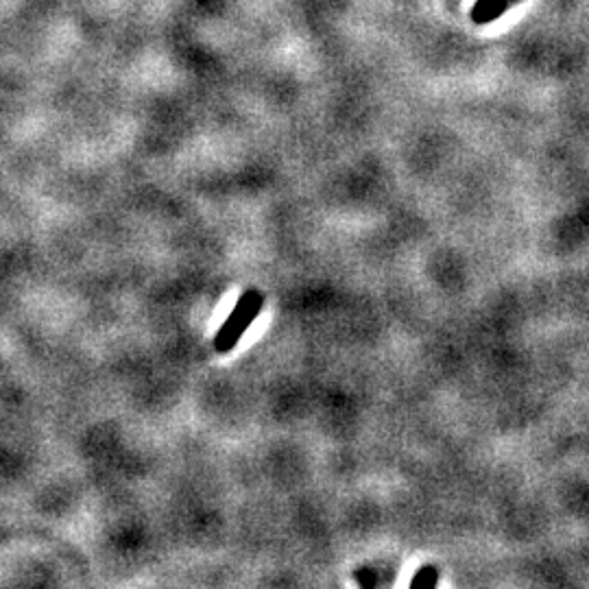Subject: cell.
Listing matches in <instances>:
<instances>
[{
  "label": "cell",
  "instance_id": "cell-1",
  "mask_svg": "<svg viewBox=\"0 0 589 589\" xmlns=\"http://www.w3.org/2000/svg\"><path fill=\"white\" fill-rule=\"evenodd\" d=\"M262 306H264V295L258 291V288H247L236 302L232 315L223 321L221 330L216 332L214 350L219 354H230L238 345V341L243 339V334L249 330L251 323L258 319Z\"/></svg>",
  "mask_w": 589,
  "mask_h": 589
},
{
  "label": "cell",
  "instance_id": "cell-2",
  "mask_svg": "<svg viewBox=\"0 0 589 589\" xmlns=\"http://www.w3.org/2000/svg\"><path fill=\"white\" fill-rule=\"evenodd\" d=\"M439 583V572L435 566H424L413 576L411 587H437Z\"/></svg>",
  "mask_w": 589,
  "mask_h": 589
},
{
  "label": "cell",
  "instance_id": "cell-3",
  "mask_svg": "<svg viewBox=\"0 0 589 589\" xmlns=\"http://www.w3.org/2000/svg\"><path fill=\"white\" fill-rule=\"evenodd\" d=\"M509 5H511V0H498V3L491 7V9H487L485 14H483V18L478 20V24H489V22H494V20H498L504 11L509 9Z\"/></svg>",
  "mask_w": 589,
  "mask_h": 589
},
{
  "label": "cell",
  "instance_id": "cell-4",
  "mask_svg": "<svg viewBox=\"0 0 589 589\" xmlns=\"http://www.w3.org/2000/svg\"><path fill=\"white\" fill-rule=\"evenodd\" d=\"M354 576H356V583L360 585V587H376V583H378V579H376V572L374 570H369V568H358L356 572H354Z\"/></svg>",
  "mask_w": 589,
  "mask_h": 589
},
{
  "label": "cell",
  "instance_id": "cell-5",
  "mask_svg": "<svg viewBox=\"0 0 589 589\" xmlns=\"http://www.w3.org/2000/svg\"><path fill=\"white\" fill-rule=\"evenodd\" d=\"M496 3H498V0H476V5L472 7V14H470V16H472V22L478 24V20L483 18L485 11L494 7Z\"/></svg>",
  "mask_w": 589,
  "mask_h": 589
}]
</instances>
